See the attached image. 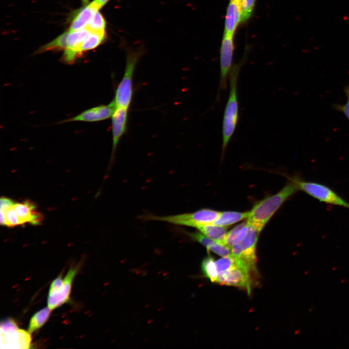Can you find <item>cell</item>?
<instances>
[{"instance_id":"cell-1","label":"cell","mask_w":349,"mask_h":349,"mask_svg":"<svg viewBox=\"0 0 349 349\" xmlns=\"http://www.w3.org/2000/svg\"><path fill=\"white\" fill-rule=\"evenodd\" d=\"M298 190L297 185L289 180L279 192L257 202L249 211L247 222L261 232L283 203Z\"/></svg>"},{"instance_id":"cell-2","label":"cell","mask_w":349,"mask_h":349,"mask_svg":"<svg viewBox=\"0 0 349 349\" xmlns=\"http://www.w3.org/2000/svg\"><path fill=\"white\" fill-rule=\"evenodd\" d=\"M241 63L233 66L229 76V93L225 107L222 125V156L233 136L238 120L239 109L238 99V83Z\"/></svg>"},{"instance_id":"cell-3","label":"cell","mask_w":349,"mask_h":349,"mask_svg":"<svg viewBox=\"0 0 349 349\" xmlns=\"http://www.w3.org/2000/svg\"><path fill=\"white\" fill-rule=\"evenodd\" d=\"M220 213V212L210 209H202L192 213L166 216L149 214L144 215L142 218L146 220L159 221L197 228L201 226L212 224L218 218Z\"/></svg>"},{"instance_id":"cell-4","label":"cell","mask_w":349,"mask_h":349,"mask_svg":"<svg viewBox=\"0 0 349 349\" xmlns=\"http://www.w3.org/2000/svg\"><path fill=\"white\" fill-rule=\"evenodd\" d=\"M140 56L139 51H131L127 54L124 73L116 89L113 100L116 107L129 109L131 105L133 94V75Z\"/></svg>"},{"instance_id":"cell-5","label":"cell","mask_w":349,"mask_h":349,"mask_svg":"<svg viewBox=\"0 0 349 349\" xmlns=\"http://www.w3.org/2000/svg\"><path fill=\"white\" fill-rule=\"evenodd\" d=\"M288 178L297 185L299 190L303 191L319 202L349 209V203L327 186L305 181L299 175Z\"/></svg>"},{"instance_id":"cell-6","label":"cell","mask_w":349,"mask_h":349,"mask_svg":"<svg viewBox=\"0 0 349 349\" xmlns=\"http://www.w3.org/2000/svg\"><path fill=\"white\" fill-rule=\"evenodd\" d=\"M0 348L25 349L31 348V333L18 328L16 322L8 318L1 322Z\"/></svg>"},{"instance_id":"cell-7","label":"cell","mask_w":349,"mask_h":349,"mask_svg":"<svg viewBox=\"0 0 349 349\" xmlns=\"http://www.w3.org/2000/svg\"><path fill=\"white\" fill-rule=\"evenodd\" d=\"M79 267L71 268L63 278L60 275L51 283L48 296V306L54 309L69 301L74 278L77 274Z\"/></svg>"},{"instance_id":"cell-8","label":"cell","mask_w":349,"mask_h":349,"mask_svg":"<svg viewBox=\"0 0 349 349\" xmlns=\"http://www.w3.org/2000/svg\"><path fill=\"white\" fill-rule=\"evenodd\" d=\"M260 232L249 224L245 237L231 248V254L250 270L255 269L256 246Z\"/></svg>"},{"instance_id":"cell-9","label":"cell","mask_w":349,"mask_h":349,"mask_svg":"<svg viewBox=\"0 0 349 349\" xmlns=\"http://www.w3.org/2000/svg\"><path fill=\"white\" fill-rule=\"evenodd\" d=\"M237 263L236 266L219 274L215 283L243 288L249 293L251 291V280L249 275L250 270L238 261Z\"/></svg>"},{"instance_id":"cell-10","label":"cell","mask_w":349,"mask_h":349,"mask_svg":"<svg viewBox=\"0 0 349 349\" xmlns=\"http://www.w3.org/2000/svg\"><path fill=\"white\" fill-rule=\"evenodd\" d=\"M234 50L233 36L224 34L220 51V78L218 93L220 91L226 89L227 79L232 68Z\"/></svg>"},{"instance_id":"cell-11","label":"cell","mask_w":349,"mask_h":349,"mask_svg":"<svg viewBox=\"0 0 349 349\" xmlns=\"http://www.w3.org/2000/svg\"><path fill=\"white\" fill-rule=\"evenodd\" d=\"M116 108L112 100L109 104L102 105L87 110L75 117L61 122V123L70 122H95L105 120L111 117Z\"/></svg>"},{"instance_id":"cell-12","label":"cell","mask_w":349,"mask_h":349,"mask_svg":"<svg viewBox=\"0 0 349 349\" xmlns=\"http://www.w3.org/2000/svg\"><path fill=\"white\" fill-rule=\"evenodd\" d=\"M86 27L73 32H69L67 39V47L64 49L62 60L66 63H73L81 53L80 47L85 38L90 32Z\"/></svg>"},{"instance_id":"cell-13","label":"cell","mask_w":349,"mask_h":349,"mask_svg":"<svg viewBox=\"0 0 349 349\" xmlns=\"http://www.w3.org/2000/svg\"><path fill=\"white\" fill-rule=\"evenodd\" d=\"M128 109L116 107L111 116V129L112 136V146L111 155L112 161L119 142L125 134L127 128Z\"/></svg>"},{"instance_id":"cell-14","label":"cell","mask_w":349,"mask_h":349,"mask_svg":"<svg viewBox=\"0 0 349 349\" xmlns=\"http://www.w3.org/2000/svg\"><path fill=\"white\" fill-rule=\"evenodd\" d=\"M14 207L21 224L29 222L32 225H38L43 220L42 214L31 201L27 200L22 203H15Z\"/></svg>"},{"instance_id":"cell-15","label":"cell","mask_w":349,"mask_h":349,"mask_svg":"<svg viewBox=\"0 0 349 349\" xmlns=\"http://www.w3.org/2000/svg\"><path fill=\"white\" fill-rule=\"evenodd\" d=\"M241 21V0H230L225 17L224 34L233 36Z\"/></svg>"},{"instance_id":"cell-16","label":"cell","mask_w":349,"mask_h":349,"mask_svg":"<svg viewBox=\"0 0 349 349\" xmlns=\"http://www.w3.org/2000/svg\"><path fill=\"white\" fill-rule=\"evenodd\" d=\"M191 239L196 241L205 246L209 251H212L222 256H226L231 254V250L226 246L220 244L206 237L201 232H185Z\"/></svg>"},{"instance_id":"cell-17","label":"cell","mask_w":349,"mask_h":349,"mask_svg":"<svg viewBox=\"0 0 349 349\" xmlns=\"http://www.w3.org/2000/svg\"><path fill=\"white\" fill-rule=\"evenodd\" d=\"M97 9L91 3L82 8L73 19L69 32L83 29L86 27Z\"/></svg>"},{"instance_id":"cell-18","label":"cell","mask_w":349,"mask_h":349,"mask_svg":"<svg viewBox=\"0 0 349 349\" xmlns=\"http://www.w3.org/2000/svg\"><path fill=\"white\" fill-rule=\"evenodd\" d=\"M197 229L202 234L215 241L224 245V241L227 234L226 226L216 225L213 224L201 226Z\"/></svg>"},{"instance_id":"cell-19","label":"cell","mask_w":349,"mask_h":349,"mask_svg":"<svg viewBox=\"0 0 349 349\" xmlns=\"http://www.w3.org/2000/svg\"><path fill=\"white\" fill-rule=\"evenodd\" d=\"M249 224L247 222L242 223L230 230L225 236L224 245L231 248L238 244L246 235Z\"/></svg>"},{"instance_id":"cell-20","label":"cell","mask_w":349,"mask_h":349,"mask_svg":"<svg viewBox=\"0 0 349 349\" xmlns=\"http://www.w3.org/2000/svg\"><path fill=\"white\" fill-rule=\"evenodd\" d=\"M249 215V211H224L220 212V215L213 224L226 226L234 224L246 218Z\"/></svg>"},{"instance_id":"cell-21","label":"cell","mask_w":349,"mask_h":349,"mask_svg":"<svg viewBox=\"0 0 349 349\" xmlns=\"http://www.w3.org/2000/svg\"><path fill=\"white\" fill-rule=\"evenodd\" d=\"M106 38L105 32H90L80 47L81 53L93 49L103 43Z\"/></svg>"},{"instance_id":"cell-22","label":"cell","mask_w":349,"mask_h":349,"mask_svg":"<svg viewBox=\"0 0 349 349\" xmlns=\"http://www.w3.org/2000/svg\"><path fill=\"white\" fill-rule=\"evenodd\" d=\"M51 310L48 306L34 314L30 319L28 332L31 333L41 328L49 318Z\"/></svg>"},{"instance_id":"cell-23","label":"cell","mask_w":349,"mask_h":349,"mask_svg":"<svg viewBox=\"0 0 349 349\" xmlns=\"http://www.w3.org/2000/svg\"><path fill=\"white\" fill-rule=\"evenodd\" d=\"M69 32H65L50 42L42 46L36 53H41L47 51L61 50L67 47V39Z\"/></svg>"},{"instance_id":"cell-24","label":"cell","mask_w":349,"mask_h":349,"mask_svg":"<svg viewBox=\"0 0 349 349\" xmlns=\"http://www.w3.org/2000/svg\"><path fill=\"white\" fill-rule=\"evenodd\" d=\"M201 270L204 275L212 282H216L218 276L216 263L211 256L204 258L201 263Z\"/></svg>"},{"instance_id":"cell-25","label":"cell","mask_w":349,"mask_h":349,"mask_svg":"<svg viewBox=\"0 0 349 349\" xmlns=\"http://www.w3.org/2000/svg\"><path fill=\"white\" fill-rule=\"evenodd\" d=\"M106 26V22L104 16L99 10H97L86 27L91 32H105Z\"/></svg>"},{"instance_id":"cell-26","label":"cell","mask_w":349,"mask_h":349,"mask_svg":"<svg viewBox=\"0 0 349 349\" xmlns=\"http://www.w3.org/2000/svg\"><path fill=\"white\" fill-rule=\"evenodd\" d=\"M215 263L218 274L232 268L238 264L236 259L232 254L223 256Z\"/></svg>"},{"instance_id":"cell-27","label":"cell","mask_w":349,"mask_h":349,"mask_svg":"<svg viewBox=\"0 0 349 349\" xmlns=\"http://www.w3.org/2000/svg\"><path fill=\"white\" fill-rule=\"evenodd\" d=\"M255 0H241V22L247 20L251 16L254 8Z\"/></svg>"},{"instance_id":"cell-28","label":"cell","mask_w":349,"mask_h":349,"mask_svg":"<svg viewBox=\"0 0 349 349\" xmlns=\"http://www.w3.org/2000/svg\"><path fill=\"white\" fill-rule=\"evenodd\" d=\"M20 221L14 207V205L6 212L5 225L13 227L21 225Z\"/></svg>"},{"instance_id":"cell-29","label":"cell","mask_w":349,"mask_h":349,"mask_svg":"<svg viewBox=\"0 0 349 349\" xmlns=\"http://www.w3.org/2000/svg\"><path fill=\"white\" fill-rule=\"evenodd\" d=\"M15 202L12 200L6 197H1L0 200V224L5 225V214L8 209L12 206Z\"/></svg>"},{"instance_id":"cell-30","label":"cell","mask_w":349,"mask_h":349,"mask_svg":"<svg viewBox=\"0 0 349 349\" xmlns=\"http://www.w3.org/2000/svg\"><path fill=\"white\" fill-rule=\"evenodd\" d=\"M344 92L347 97V101L344 104H334V110L343 113L349 120V85L344 88Z\"/></svg>"},{"instance_id":"cell-31","label":"cell","mask_w":349,"mask_h":349,"mask_svg":"<svg viewBox=\"0 0 349 349\" xmlns=\"http://www.w3.org/2000/svg\"><path fill=\"white\" fill-rule=\"evenodd\" d=\"M109 0H94L91 3L97 9H100Z\"/></svg>"},{"instance_id":"cell-32","label":"cell","mask_w":349,"mask_h":349,"mask_svg":"<svg viewBox=\"0 0 349 349\" xmlns=\"http://www.w3.org/2000/svg\"></svg>"}]
</instances>
